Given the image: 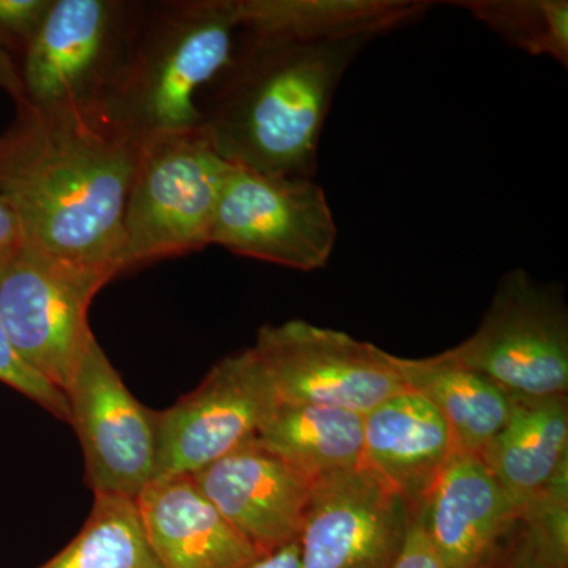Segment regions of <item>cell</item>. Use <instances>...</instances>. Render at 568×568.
<instances>
[{"label": "cell", "instance_id": "obj_1", "mask_svg": "<svg viewBox=\"0 0 568 568\" xmlns=\"http://www.w3.org/2000/svg\"><path fill=\"white\" fill-rule=\"evenodd\" d=\"M141 145L103 106L18 103L0 134V196L17 213L24 241L115 278Z\"/></svg>", "mask_w": 568, "mask_h": 568}, {"label": "cell", "instance_id": "obj_2", "mask_svg": "<svg viewBox=\"0 0 568 568\" xmlns=\"http://www.w3.org/2000/svg\"><path fill=\"white\" fill-rule=\"evenodd\" d=\"M369 40H261L241 32L233 59L197 99L201 130L233 166L313 179L332 99Z\"/></svg>", "mask_w": 568, "mask_h": 568}, {"label": "cell", "instance_id": "obj_3", "mask_svg": "<svg viewBox=\"0 0 568 568\" xmlns=\"http://www.w3.org/2000/svg\"><path fill=\"white\" fill-rule=\"evenodd\" d=\"M239 36L235 0L141 2L104 110L141 144L197 129V99L233 59Z\"/></svg>", "mask_w": 568, "mask_h": 568}, {"label": "cell", "instance_id": "obj_4", "mask_svg": "<svg viewBox=\"0 0 568 568\" xmlns=\"http://www.w3.org/2000/svg\"><path fill=\"white\" fill-rule=\"evenodd\" d=\"M230 170L201 126L142 142L123 211L119 275L211 246Z\"/></svg>", "mask_w": 568, "mask_h": 568}, {"label": "cell", "instance_id": "obj_5", "mask_svg": "<svg viewBox=\"0 0 568 568\" xmlns=\"http://www.w3.org/2000/svg\"><path fill=\"white\" fill-rule=\"evenodd\" d=\"M110 280L22 241L0 261V321L14 351L65 395L93 332L89 308Z\"/></svg>", "mask_w": 568, "mask_h": 568}, {"label": "cell", "instance_id": "obj_6", "mask_svg": "<svg viewBox=\"0 0 568 568\" xmlns=\"http://www.w3.org/2000/svg\"><path fill=\"white\" fill-rule=\"evenodd\" d=\"M447 353L508 394L558 396L568 390V312L564 295L526 271L500 278L480 324Z\"/></svg>", "mask_w": 568, "mask_h": 568}, {"label": "cell", "instance_id": "obj_7", "mask_svg": "<svg viewBox=\"0 0 568 568\" xmlns=\"http://www.w3.org/2000/svg\"><path fill=\"white\" fill-rule=\"evenodd\" d=\"M338 230L323 186L313 179L280 178L233 166L224 181L211 245L313 272L325 267Z\"/></svg>", "mask_w": 568, "mask_h": 568}, {"label": "cell", "instance_id": "obj_8", "mask_svg": "<svg viewBox=\"0 0 568 568\" xmlns=\"http://www.w3.org/2000/svg\"><path fill=\"white\" fill-rule=\"evenodd\" d=\"M141 2L54 0L20 73L32 106H103L121 73Z\"/></svg>", "mask_w": 568, "mask_h": 568}, {"label": "cell", "instance_id": "obj_9", "mask_svg": "<svg viewBox=\"0 0 568 568\" xmlns=\"http://www.w3.org/2000/svg\"><path fill=\"white\" fill-rule=\"evenodd\" d=\"M280 402L365 416L406 386L392 354L345 332L302 320L264 325L252 346Z\"/></svg>", "mask_w": 568, "mask_h": 568}, {"label": "cell", "instance_id": "obj_10", "mask_svg": "<svg viewBox=\"0 0 568 568\" xmlns=\"http://www.w3.org/2000/svg\"><path fill=\"white\" fill-rule=\"evenodd\" d=\"M65 398L93 495L136 500L156 477V410L138 402L95 335L78 362Z\"/></svg>", "mask_w": 568, "mask_h": 568}, {"label": "cell", "instance_id": "obj_11", "mask_svg": "<svg viewBox=\"0 0 568 568\" xmlns=\"http://www.w3.org/2000/svg\"><path fill=\"white\" fill-rule=\"evenodd\" d=\"M278 402L253 347L216 362L200 386L168 409L156 410L155 480L193 477L256 439Z\"/></svg>", "mask_w": 568, "mask_h": 568}, {"label": "cell", "instance_id": "obj_12", "mask_svg": "<svg viewBox=\"0 0 568 568\" xmlns=\"http://www.w3.org/2000/svg\"><path fill=\"white\" fill-rule=\"evenodd\" d=\"M409 519L405 500L364 465L316 477L297 538L301 568H388Z\"/></svg>", "mask_w": 568, "mask_h": 568}, {"label": "cell", "instance_id": "obj_13", "mask_svg": "<svg viewBox=\"0 0 568 568\" xmlns=\"http://www.w3.org/2000/svg\"><path fill=\"white\" fill-rule=\"evenodd\" d=\"M193 480L260 552L297 540L312 496L306 477L257 439L212 463Z\"/></svg>", "mask_w": 568, "mask_h": 568}, {"label": "cell", "instance_id": "obj_14", "mask_svg": "<svg viewBox=\"0 0 568 568\" xmlns=\"http://www.w3.org/2000/svg\"><path fill=\"white\" fill-rule=\"evenodd\" d=\"M410 517L447 568H484L518 511L480 455L455 450Z\"/></svg>", "mask_w": 568, "mask_h": 568}, {"label": "cell", "instance_id": "obj_15", "mask_svg": "<svg viewBox=\"0 0 568 568\" xmlns=\"http://www.w3.org/2000/svg\"><path fill=\"white\" fill-rule=\"evenodd\" d=\"M160 568H245L263 556L204 496L193 477L152 481L136 497Z\"/></svg>", "mask_w": 568, "mask_h": 568}, {"label": "cell", "instance_id": "obj_16", "mask_svg": "<svg viewBox=\"0 0 568 568\" xmlns=\"http://www.w3.org/2000/svg\"><path fill=\"white\" fill-rule=\"evenodd\" d=\"M455 450L446 420L409 388L364 416L362 465L405 500L409 514L420 506Z\"/></svg>", "mask_w": 568, "mask_h": 568}, {"label": "cell", "instance_id": "obj_17", "mask_svg": "<svg viewBox=\"0 0 568 568\" xmlns=\"http://www.w3.org/2000/svg\"><path fill=\"white\" fill-rule=\"evenodd\" d=\"M567 395H514L506 424L478 455L519 519L556 489L567 488Z\"/></svg>", "mask_w": 568, "mask_h": 568}, {"label": "cell", "instance_id": "obj_18", "mask_svg": "<svg viewBox=\"0 0 568 568\" xmlns=\"http://www.w3.org/2000/svg\"><path fill=\"white\" fill-rule=\"evenodd\" d=\"M433 6L422 0H235L242 33L280 41L373 39L424 17Z\"/></svg>", "mask_w": 568, "mask_h": 568}, {"label": "cell", "instance_id": "obj_19", "mask_svg": "<svg viewBox=\"0 0 568 568\" xmlns=\"http://www.w3.org/2000/svg\"><path fill=\"white\" fill-rule=\"evenodd\" d=\"M392 358L406 388L424 396L446 420L457 450L480 454L506 424L514 395L447 351L425 358Z\"/></svg>", "mask_w": 568, "mask_h": 568}, {"label": "cell", "instance_id": "obj_20", "mask_svg": "<svg viewBox=\"0 0 568 568\" xmlns=\"http://www.w3.org/2000/svg\"><path fill=\"white\" fill-rule=\"evenodd\" d=\"M313 478L364 462V416L336 407L278 402L256 437Z\"/></svg>", "mask_w": 568, "mask_h": 568}, {"label": "cell", "instance_id": "obj_21", "mask_svg": "<svg viewBox=\"0 0 568 568\" xmlns=\"http://www.w3.org/2000/svg\"><path fill=\"white\" fill-rule=\"evenodd\" d=\"M39 568H160L142 529L136 500L95 496L80 534Z\"/></svg>", "mask_w": 568, "mask_h": 568}, {"label": "cell", "instance_id": "obj_22", "mask_svg": "<svg viewBox=\"0 0 568 568\" xmlns=\"http://www.w3.org/2000/svg\"><path fill=\"white\" fill-rule=\"evenodd\" d=\"M510 47L568 65L566 0H470L457 2Z\"/></svg>", "mask_w": 568, "mask_h": 568}, {"label": "cell", "instance_id": "obj_23", "mask_svg": "<svg viewBox=\"0 0 568 568\" xmlns=\"http://www.w3.org/2000/svg\"><path fill=\"white\" fill-rule=\"evenodd\" d=\"M567 556L537 529L518 519L484 568H567Z\"/></svg>", "mask_w": 568, "mask_h": 568}, {"label": "cell", "instance_id": "obj_24", "mask_svg": "<svg viewBox=\"0 0 568 568\" xmlns=\"http://www.w3.org/2000/svg\"><path fill=\"white\" fill-rule=\"evenodd\" d=\"M0 383L32 399L52 416L69 422V402L65 395L21 361L10 343L2 321H0Z\"/></svg>", "mask_w": 568, "mask_h": 568}, {"label": "cell", "instance_id": "obj_25", "mask_svg": "<svg viewBox=\"0 0 568 568\" xmlns=\"http://www.w3.org/2000/svg\"><path fill=\"white\" fill-rule=\"evenodd\" d=\"M54 0H0V44L21 59L50 13Z\"/></svg>", "mask_w": 568, "mask_h": 568}, {"label": "cell", "instance_id": "obj_26", "mask_svg": "<svg viewBox=\"0 0 568 568\" xmlns=\"http://www.w3.org/2000/svg\"><path fill=\"white\" fill-rule=\"evenodd\" d=\"M388 568H447L417 518L410 517L402 547Z\"/></svg>", "mask_w": 568, "mask_h": 568}, {"label": "cell", "instance_id": "obj_27", "mask_svg": "<svg viewBox=\"0 0 568 568\" xmlns=\"http://www.w3.org/2000/svg\"><path fill=\"white\" fill-rule=\"evenodd\" d=\"M22 241H24V237H22L21 224L18 222L17 213L0 196V261L9 256Z\"/></svg>", "mask_w": 568, "mask_h": 568}, {"label": "cell", "instance_id": "obj_28", "mask_svg": "<svg viewBox=\"0 0 568 568\" xmlns=\"http://www.w3.org/2000/svg\"><path fill=\"white\" fill-rule=\"evenodd\" d=\"M0 89L9 93L17 104L24 100L20 63L17 62V58H13L2 44H0Z\"/></svg>", "mask_w": 568, "mask_h": 568}, {"label": "cell", "instance_id": "obj_29", "mask_svg": "<svg viewBox=\"0 0 568 568\" xmlns=\"http://www.w3.org/2000/svg\"><path fill=\"white\" fill-rule=\"evenodd\" d=\"M245 568H301L298 540L291 541L275 551L265 552Z\"/></svg>", "mask_w": 568, "mask_h": 568}]
</instances>
